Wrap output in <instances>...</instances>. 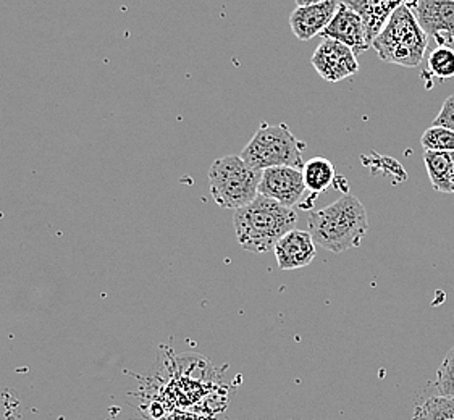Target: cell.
Returning <instances> with one entry per match:
<instances>
[{
	"label": "cell",
	"instance_id": "cell-1",
	"mask_svg": "<svg viewBox=\"0 0 454 420\" xmlns=\"http://www.w3.org/2000/svg\"><path fill=\"white\" fill-rule=\"evenodd\" d=\"M308 225L316 245L336 254L361 246L369 231L367 210L353 194L341 196L324 209L312 210Z\"/></svg>",
	"mask_w": 454,
	"mask_h": 420
},
{
	"label": "cell",
	"instance_id": "cell-2",
	"mask_svg": "<svg viewBox=\"0 0 454 420\" xmlns=\"http://www.w3.org/2000/svg\"><path fill=\"white\" fill-rule=\"evenodd\" d=\"M233 223L239 246L262 254L273 249L283 235L296 229L298 215L293 207L259 194L251 204L235 210Z\"/></svg>",
	"mask_w": 454,
	"mask_h": 420
},
{
	"label": "cell",
	"instance_id": "cell-3",
	"mask_svg": "<svg viewBox=\"0 0 454 420\" xmlns=\"http://www.w3.org/2000/svg\"><path fill=\"white\" fill-rule=\"evenodd\" d=\"M428 36L419 25L414 10L401 5L395 10L382 31L375 36L372 47L387 64L416 68L427 51Z\"/></svg>",
	"mask_w": 454,
	"mask_h": 420
},
{
	"label": "cell",
	"instance_id": "cell-4",
	"mask_svg": "<svg viewBox=\"0 0 454 420\" xmlns=\"http://www.w3.org/2000/svg\"><path fill=\"white\" fill-rule=\"evenodd\" d=\"M306 144L291 133L285 123L269 125L261 123L254 136L241 151V159L255 170H265L272 167H304L302 151Z\"/></svg>",
	"mask_w": 454,
	"mask_h": 420
},
{
	"label": "cell",
	"instance_id": "cell-5",
	"mask_svg": "<svg viewBox=\"0 0 454 420\" xmlns=\"http://www.w3.org/2000/svg\"><path fill=\"white\" fill-rule=\"evenodd\" d=\"M261 176L241 156L220 157L210 165V194L223 209H241L259 196Z\"/></svg>",
	"mask_w": 454,
	"mask_h": 420
},
{
	"label": "cell",
	"instance_id": "cell-6",
	"mask_svg": "<svg viewBox=\"0 0 454 420\" xmlns=\"http://www.w3.org/2000/svg\"><path fill=\"white\" fill-rule=\"evenodd\" d=\"M310 64L325 82H340L359 72L353 49L335 39H324L310 58Z\"/></svg>",
	"mask_w": 454,
	"mask_h": 420
},
{
	"label": "cell",
	"instance_id": "cell-7",
	"mask_svg": "<svg viewBox=\"0 0 454 420\" xmlns=\"http://www.w3.org/2000/svg\"><path fill=\"white\" fill-rule=\"evenodd\" d=\"M304 175L301 168L294 167H272L262 170L259 194L280 202L286 207L300 204L306 192Z\"/></svg>",
	"mask_w": 454,
	"mask_h": 420
},
{
	"label": "cell",
	"instance_id": "cell-8",
	"mask_svg": "<svg viewBox=\"0 0 454 420\" xmlns=\"http://www.w3.org/2000/svg\"><path fill=\"white\" fill-rule=\"evenodd\" d=\"M414 15L428 39L454 49V0H419Z\"/></svg>",
	"mask_w": 454,
	"mask_h": 420
},
{
	"label": "cell",
	"instance_id": "cell-9",
	"mask_svg": "<svg viewBox=\"0 0 454 420\" xmlns=\"http://www.w3.org/2000/svg\"><path fill=\"white\" fill-rule=\"evenodd\" d=\"M322 39H335L338 43L353 49L356 55L365 52L372 46L364 19L355 10L349 9L340 0V7L328 27L318 35Z\"/></svg>",
	"mask_w": 454,
	"mask_h": 420
},
{
	"label": "cell",
	"instance_id": "cell-10",
	"mask_svg": "<svg viewBox=\"0 0 454 420\" xmlns=\"http://www.w3.org/2000/svg\"><path fill=\"white\" fill-rule=\"evenodd\" d=\"M316 241L309 231L291 229L273 247L280 270H298L316 259Z\"/></svg>",
	"mask_w": 454,
	"mask_h": 420
},
{
	"label": "cell",
	"instance_id": "cell-11",
	"mask_svg": "<svg viewBox=\"0 0 454 420\" xmlns=\"http://www.w3.org/2000/svg\"><path fill=\"white\" fill-rule=\"evenodd\" d=\"M338 7L340 0H325L314 5L298 7L290 17V27L294 36L300 41H309L318 36L335 17Z\"/></svg>",
	"mask_w": 454,
	"mask_h": 420
},
{
	"label": "cell",
	"instance_id": "cell-12",
	"mask_svg": "<svg viewBox=\"0 0 454 420\" xmlns=\"http://www.w3.org/2000/svg\"><path fill=\"white\" fill-rule=\"evenodd\" d=\"M349 9L355 10L367 27V35L372 43L375 36L382 31L393 12L400 9L408 0H341Z\"/></svg>",
	"mask_w": 454,
	"mask_h": 420
},
{
	"label": "cell",
	"instance_id": "cell-13",
	"mask_svg": "<svg viewBox=\"0 0 454 420\" xmlns=\"http://www.w3.org/2000/svg\"><path fill=\"white\" fill-rule=\"evenodd\" d=\"M424 162L434 190L443 194H453V152L426 151Z\"/></svg>",
	"mask_w": 454,
	"mask_h": 420
},
{
	"label": "cell",
	"instance_id": "cell-14",
	"mask_svg": "<svg viewBox=\"0 0 454 420\" xmlns=\"http://www.w3.org/2000/svg\"><path fill=\"white\" fill-rule=\"evenodd\" d=\"M302 175L306 188L314 194H320L335 183V165L325 157H314L302 167Z\"/></svg>",
	"mask_w": 454,
	"mask_h": 420
},
{
	"label": "cell",
	"instance_id": "cell-15",
	"mask_svg": "<svg viewBox=\"0 0 454 420\" xmlns=\"http://www.w3.org/2000/svg\"><path fill=\"white\" fill-rule=\"evenodd\" d=\"M412 420H454V398L436 394L420 402Z\"/></svg>",
	"mask_w": 454,
	"mask_h": 420
},
{
	"label": "cell",
	"instance_id": "cell-16",
	"mask_svg": "<svg viewBox=\"0 0 454 420\" xmlns=\"http://www.w3.org/2000/svg\"><path fill=\"white\" fill-rule=\"evenodd\" d=\"M428 70L440 80L454 78V49L445 46L436 47L428 57Z\"/></svg>",
	"mask_w": 454,
	"mask_h": 420
},
{
	"label": "cell",
	"instance_id": "cell-17",
	"mask_svg": "<svg viewBox=\"0 0 454 420\" xmlns=\"http://www.w3.org/2000/svg\"><path fill=\"white\" fill-rule=\"evenodd\" d=\"M420 144L426 151L454 152V131L445 127L432 125L420 137Z\"/></svg>",
	"mask_w": 454,
	"mask_h": 420
},
{
	"label": "cell",
	"instance_id": "cell-18",
	"mask_svg": "<svg viewBox=\"0 0 454 420\" xmlns=\"http://www.w3.org/2000/svg\"><path fill=\"white\" fill-rule=\"evenodd\" d=\"M435 388L438 394L454 398V346L436 370Z\"/></svg>",
	"mask_w": 454,
	"mask_h": 420
},
{
	"label": "cell",
	"instance_id": "cell-19",
	"mask_svg": "<svg viewBox=\"0 0 454 420\" xmlns=\"http://www.w3.org/2000/svg\"><path fill=\"white\" fill-rule=\"evenodd\" d=\"M434 125L454 131V94L443 102V107L434 120Z\"/></svg>",
	"mask_w": 454,
	"mask_h": 420
},
{
	"label": "cell",
	"instance_id": "cell-20",
	"mask_svg": "<svg viewBox=\"0 0 454 420\" xmlns=\"http://www.w3.org/2000/svg\"><path fill=\"white\" fill-rule=\"evenodd\" d=\"M320 2H325V0H296L298 7H304V5H314V4H320Z\"/></svg>",
	"mask_w": 454,
	"mask_h": 420
},
{
	"label": "cell",
	"instance_id": "cell-21",
	"mask_svg": "<svg viewBox=\"0 0 454 420\" xmlns=\"http://www.w3.org/2000/svg\"><path fill=\"white\" fill-rule=\"evenodd\" d=\"M453 156H454V152H453ZM453 194H454V167H453Z\"/></svg>",
	"mask_w": 454,
	"mask_h": 420
}]
</instances>
